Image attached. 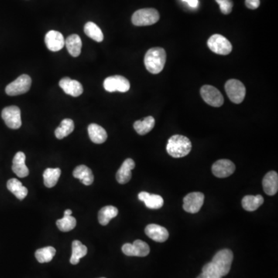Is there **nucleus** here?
<instances>
[{"instance_id": "obj_1", "label": "nucleus", "mask_w": 278, "mask_h": 278, "mask_svg": "<svg viewBox=\"0 0 278 278\" xmlns=\"http://www.w3.org/2000/svg\"><path fill=\"white\" fill-rule=\"evenodd\" d=\"M166 61V50L161 47L149 49L145 53L144 59V63L147 70L153 74H157L163 70Z\"/></svg>"}, {"instance_id": "obj_2", "label": "nucleus", "mask_w": 278, "mask_h": 278, "mask_svg": "<svg viewBox=\"0 0 278 278\" xmlns=\"http://www.w3.org/2000/svg\"><path fill=\"white\" fill-rule=\"evenodd\" d=\"M192 149V143L187 137L175 135L168 141L166 150L172 157L183 158L189 155Z\"/></svg>"}, {"instance_id": "obj_3", "label": "nucleus", "mask_w": 278, "mask_h": 278, "mask_svg": "<svg viewBox=\"0 0 278 278\" xmlns=\"http://www.w3.org/2000/svg\"><path fill=\"white\" fill-rule=\"evenodd\" d=\"M160 15L156 9L152 8L139 9L133 14L132 23L137 26H151L159 20Z\"/></svg>"}, {"instance_id": "obj_4", "label": "nucleus", "mask_w": 278, "mask_h": 278, "mask_svg": "<svg viewBox=\"0 0 278 278\" xmlns=\"http://www.w3.org/2000/svg\"><path fill=\"white\" fill-rule=\"evenodd\" d=\"M234 260V254L229 249L221 250L216 254L213 258L212 263L218 270L221 276L224 277L228 275L231 271Z\"/></svg>"}, {"instance_id": "obj_5", "label": "nucleus", "mask_w": 278, "mask_h": 278, "mask_svg": "<svg viewBox=\"0 0 278 278\" xmlns=\"http://www.w3.org/2000/svg\"><path fill=\"white\" fill-rule=\"evenodd\" d=\"M225 90L230 100L235 104H241L246 95V87L236 79H231L226 83Z\"/></svg>"}, {"instance_id": "obj_6", "label": "nucleus", "mask_w": 278, "mask_h": 278, "mask_svg": "<svg viewBox=\"0 0 278 278\" xmlns=\"http://www.w3.org/2000/svg\"><path fill=\"white\" fill-rule=\"evenodd\" d=\"M32 80L27 74H22L5 87V93L9 96L20 95L28 92Z\"/></svg>"}, {"instance_id": "obj_7", "label": "nucleus", "mask_w": 278, "mask_h": 278, "mask_svg": "<svg viewBox=\"0 0 278 278\" xmlns=\"http://www.w3.org/2000/svg\"><path fill=\"white\" fill-rule=\"evenodd\" d=\"M207 45L212 51L217 54L228 55L232 51L233 46L231 42L222 35L214 34L210 36Z\"/></svg>"}, {"instance_id": "obj_8", "label": "nucleus", "mask_w": 278, "mask_h": 278, "mask_svg": "<svg viewBox=\"0 0 278 278\" xmlns=\"http://www.w3.org/2000/svg\"><path fill=\"white\" fill-rule=\"evenodd\" d=\"M200 94L203 99L209 105L218 108L224 104V96L220 92L218 89L216 88L214 86H203L200 90Z\"/></svg>"}, {"instance_id": "obj_9", "label": "nucleus", "mask_w": 278, "mask_h": 278, "mask_svg": "<svg viewBox=\"0 0 278 278\" xmlns=\"http://www.w3.org/2000/svg\"><path fill=\"white\" fill-rule=\"evenodd\" d=\"M2 118L11 129H19L22 126L20 109L17 106H9L2 111Z\"/></svg>"}, {"instance_id": "obj_10", "label": "nucleus", "mask_w": 278, "mask_h": 278, "mask_svg": "<svg viewBox=\"0 0 278 278\" xmlns=\"http://www.w3.org/2000/svg\"><path fill=\"white\" fill-rule=\"evenodd\" d=\"M104 87L108 92H127L130 89V82L128 79L122 76H111L104 80Z\"/></svg>"}, {"instance_id": "obj_11", "label": "nucleus", "mask_w": 278, "mask_h": 278, "mask_svg": "<svg viewBox=\"0 0 278 278\" xmlns=\"http://www.w3.org/2000/svg\"><path fill=\"white\" fill-rule=\"evenodd\" d=\"M204 198L203 193L199 192L189 193L183 199V209L190 214H196L203 207Z\"/></svg>"}, {"instance_id": "obj_12", "label": "nucleus", "mask_w": 278, "mask_h": 278, "mask_svg": "<svg viewBox=\"0 0 278 278\" xmlns=\"http://www.w3.org/2000/svg\"><path fill=\"white\" fill-rule=\"evenodd\" d=\"M122 252L126 256L143 257L148 256L150 253V248L146 243L141 240H136L133 244H125L122 246Z\"/></svg>"}, {"instance_id": "obj_13", "label": "nucleus", "mask_w": 278, "mask_h": 278, "mask_svg": "<svg viewBox=\"0 0 278 278\" xmlns=\"http://www.w3.org/2000/svg\"><path fill=\"white\" fill-rule=\"evenodd\" d=\"M235 169L236 166L234 162L228 159H220L212 166V172L214 176L221 179L231 176Z\"/></svg>"}, {"instance_id": "obj_14", "label": "nucleus", "mask_w": 278, "mask_h": 278, "mask_svg": "<svg viewBox=\"0 0 278 278\" xmlns=\"http://www.w3.org/2000/svg\"><path fill=\"white\" fill-rule=\"evenodd\" d=\"M45 43L50 51H59L64 46V37L61 32L56 30H50L45 36Z\"/></svg>"}, {"instance_id": "obj_15", "label": "nucleus", "mask_w": 278, "mask_h": 278, "mask_svg": "<svg viewBox=\"0 0 278 278\" xmlns=\"http://www.w3.org/2000/svg\"><path fill=\"white\" fill-rule=\"evenodd\" d=\"M59 85L63 91L72 97H78L82 94L84 89L82 84L76 80H72L70 77H63L59 82Z\"/></svg>"}, {"instance_id": "obj_16", "label": "nucleus", "mask_w": 278, "mask_h": 278, "mask_svg": "<svg viewBox=\"0 0 278 278\" xmlns=\"http://www.w3.org/2000/svg\"><path fill=\"white\" fill-rule=\"evenodd\" d=\"M145 233L155 242L163 243L169 238V232L165 227L157 224H149L145 229Z\"/></svg>"}, {"instance_id": "obj_17", "label": "nucleus", "mask_w": 278, "mask_h": 278, "mask_svg": "<svg viewBox=\"0 0 278 278\" xmlns=\"http://www.w3.org/2000/svg\"><path fill=\"white\" fill-rule=\"evenodd\" d=\"M135 167V163L133 159H127L124 161L116 174V179L120 184H126L132 179V170Z\"/></svg>"}, {"instance_id": "obj_18", "label": "nucleus", "mask_w": 278, "mask_h": 278, "mask_svg": "<svg viewBox=\"0 0 278 278\" xmlns=\"http://www.w3.org/2000/svg\"><path fill=\"white\" fill-rule=\"evenodd\" d=\"M26 155L22 152H18L12 160V170L18 177L25 178L29 176V171L25 164Z\"/></svg>"}, {"instance_id": "obj_19", "label": "nucleus", "mask_w": 278, "mask_h": 278, "mask_svg": "<svg viewBox=\"0 0 278 278\" xmlns=\"http://www.w3.org/2000/svg\"><path fill=\"white\" fill-rule=\"evenodd\" d=\"M138 200L145 203L147 208L151 210H159L164 204V200L159 195L150 194L147 192H141L138 194Z\"/></svg>"}, {"instance_id": "obj_20", "label": "nucleus", "mask_w": 278, "mask_h": 278, "mask_svg": "<svg viewBox=\"0 0 278 278\" xmlns=\"http://www.w3.org/2000/svg\"><path fill=\"white\" fill-rule=\"evenodd\" d=\"M264 190L268 196H274L278 193V175L275 171H271L267 173L264 177Z\"/></svg>"}, {"instance_id": "obj_21", "label": "nucleus", "mask_w": 278, "mask_h": 278, "mask_svg": "<svg viewBox=\"0 0 278 278\" xmlns=\"http://www.w3.org/2000/svg\"><path fill=\"white\" fill-rule=\"evenodd\" d=\"M73 176L76 179H80V181L85 186H90L94 182L92 171L84 165L77 166L73 170Z\"/></svg>"}, {"instance_id": "obj_22", "label": "nucleus", "mask_w": 278, "mask_h": 278, "mask_svg": "<svg viewBox=\"0 0 278 278\" xmlns=\"http://www.w3.org/2000/svg\"><path fill=\"white\" fill-rule=\"evenodd\" d=\"M87 130H88L89 137L94 143H104L108 138V134L104 128L97 124H91L89 125Z\"/></svg>"}, {"instance_id": "obj_23", "label": "nucleus", "mask_w": 278, "mask_h": 278, "mask_svg": "<svg viewBox=\"0 0 278 278\" xmlns=\"http://www.w3.org/2000/svg\"><path fill=\"white\" fill-rule=\"evenodd\" d=\"M65 45L67 46L69 53L73 57H77L81 53L82 41L80 36L77 34H72L65 40Z\"/></svg>"}, {"instance_id": "obj_24", "label": "nucleus", "mask_w": 278, "mask_h": 278, "mask_svg": "<svg viewBox=\"0 0 278 278\" xmlns=\"http://www.w3.org/2000/svg\"><path fill=\"white\" fill-rule=\"evenodd\" d=\"M7 189L16 196V198L19 199V200H22L24 198H26V196L28 194V190L25 186H22V183H21L18 179H10L9 181L7 182Z\"/></svg>"}, {"instance_id": "obj_25", "label": "nucleus", "mask_w": 278, "mask_h": 278, "mask_svg": "<svg viewBox=\"0 0 278 278\" xmlns=\"http://www.w3.org/2000/svg\"><path fill=\"white\" fill-rule=\"evenodd\" d=\"M87 248L85 245L79 241H73L72 243V255L70 258V264L73 265H77L80 260L87 255Z\"/></svg>"}, {"instance_id": "obj_26", "label": "nucleus", "mask_w": 278, "mask_h": 278, "mask_svg": "<svg viewBox=\"0 0 278 278\" xmlns=\"http://www.w3.org/2000/svg\"><path fill=\"white\" fill-rule=\"evenodd\" d=\"M264 201L263 196L261 195L244 196L242 200V207L247 211H255L263 205Z\"/></svg>"}, {"instance_id": "obj_27", "label": "nucleus", "mask_w": 278, "mask_h": 278, "mask_svg": "<svg viewBox=\"0 0 278 278\" xmlns=\"http://www.w3.org/2000/svg\"><path fill=\"white\" fill-rule=\"evenodd\" d=\"M155 124V118L153 117H146L142 121H135L134 123V128L138 135H145L153 129Z\"/></svg>"}, {"instance_id": "obj_28", "label": "nucleus", "mask_w": 278, "mask_h": 278, "mask_svg": "<svg viewBox=\"0 0 278 278\" xmlns=\"http://www.w3.org/2000/svg\"><path fill=\"white\" fill-rule=\"evenodd\" d=\"M118 214V210L113 206H107L103 207L98 213V221L102 226L108 225L111 220L116 217Z\"/></svg>"}, {"instance_id": "obj_29", "label": "nucleus", "mask_w": 278, "mask_h": 278, "mask_svg": "<svg viewBox=\"0 0 278 278\" xmlns=\"http://www.w3.org/2000/svg\"><path fill=\"white\" fill-rule=\"evenodd\" d=\"M60 175H61V170L59 168L46 169L43 173V183L45 186L47 188L54 187L60 179Z\"/></svg>"}, {"instance_id": "obj_30", "label": "nucleus", "mask_w": 278, "mask_h": 278, "mask_svg": "<svg viewBox=\"0 0 278 278\" xmlns=\"http://www.w3.org/2000/svg\"><path fill=\"white\" fill-rule=\"evenodd\" d=\"M74 129V123L73 120L65 118L61 121L60 126L55 130V136L58 139H63L65 137L68 136Z\"/></svg>"}, {"instance_id": "obj_31", "label": "nucleus", "mask_w": 278, "mask_h": 278, "mask_svg": "<svg viewBox=\"0 0 278 278\" xmlns=\"http://www.w3.org/2000/svg\"><path fill=\"white\" fill-rule=\"evenodd\" d=\"M84 32L88 37L94 39V41L101 43L104 39V34L97 24L93 22H88L84 26Z\"/></svg>"}, {"instance_id": "obj_32", "label": "nucleus", "mask_w": 278, "mask_h": 278, "mask_svg": "<svg viewBox=\"0 0 278 278\" xmlns=\"http://www.w3.org/2000/svg\"><path fill=\"white\" fill-rule=\"evenodd\" d=\"M56 255V250L53 247L40 248L35 253V257L39 263H48L53 260Z\"/></svg>"}, {"instance_id": "obj_33", "label": "nucleus", "mask_w": 278, "mask_h": 278, "mask_svg": "<svg viewBox=\"0 0 278 278\" xmlns=\"http://www.w3.org/2000/svg\"><path fill=\"white\" fill-rule=\"evenodd\" d=\"M56 226L62 232H69L77 225V220L70 216H65L60 220H56Z\"/></svg>"}, {"instance_id": "obj_34", "label": "nucleus", "mask_w": 278, "mask_h": 278, "mask_svg": "<svg viewBox=\"0 0 278 278\" xmlns=\"http://www.w3.org/2000/svg\"><path fill=\"white\" fill-rule=\"evenodd\" d=\"M202 274L206 278H222V276L218 272V270L212 262L204 265Z\"/></svg>"}, {"instance_id": "obj_35", "label": "nucleus", "mask_w": 278, "mask_h": 278, "mask_svg": "<svg viewBox=\"0 0 278 278\" xmlns=\"http://www.w3.org/2000/svg\"><path fill=\"white\" fill-rule=\"evenodd\" d=\"M220 10L224 14H230L232 12L233 4L232 0H223L222 2H219Z\"/></svg>"}, {"instance_id": "obj_36", "label": "nucleus", "mask_w": 278, "mask_h": 278, "mask_svg": "<svg viewBox=\"0 0 278 278\" xmlns=\"http://www.w3.org/2000/svg\"><path fill=\"white\" fill-rule=\"evenodd\" d=\"M247 7L251 9H258L261 4V0H245Z\"/></svg>"}, {"instance_id": "obj_37", "label": "nucleus", "mask_w": 278, "mask_h": 278, "mask_svg": "<svg viewBox=\"0 0 278 278\" xmlns=\"http://www.w3.org/2000/svg\"><path fill=\"white\" fill-rule=\"evenodd\" d=\"M183 1L187 2L190 6L193 7V8H196L199 5L198 0H183Z\"/></svg>"}, {"instance_id": "obj_38", "label": "nucleus", "mask_w": 278, "mask_h": 278, "mask_svg": "<svg viewBox=\"0 0 278 278\" xmlns=\"http://www.w3.org/2000/svg\"><path fill=\"white\" fill-rule=\"evenodd\" d=\"M72 214V211L70 210H65L64 215L65 216H70Z\"/></svg>"}, {"instance_id": "obj_39", "label": "nucleus", "mask_w": 278, "mask_h": 278, "mask_svg": "<svg viewBox=\"0 0 278 278\" xmlns=\"http://www.w3.org/2000/svg\"><path fill=\"white\" fill-rule=\"evenodd\" d=\"M206 278L205 277L203 276V274H200V275H199L198 277H197V278Z\"/></svg>"}, {"instance_id": "obj_40", "label": "nucleus", "mask_w": 278, "mask_h": 278, "mask_svg": "<svg viewBox=\"0 0 278 278\" xmlns=\"http://www.w3.org/2000/svg\"><path fill=\"white\" fill-rule=\"evenodd\" d=\"M223 0H216V2H217V3H219V2H222Z\"/></svg>"}, {"instance_id": "obj_41", "label": "nucleus", "mask_w": 278, "mask_h": 278, "mask_svg": "<svg viewBox=\"0 0 278 278\" xmlns=\"http://www.w3.org/2000/svg\"></svg>"}]
</instances>
